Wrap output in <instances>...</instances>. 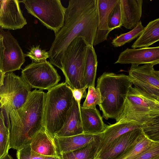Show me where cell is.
Here are the masks:
<instances>
[{
    "instance_id": "6da1fadb",
    "label": "cell",
    "mask_w": 159,
    "mask_h": 159,
    "mask_svg": "<svg viewBox=\"0 0 159 159\" xmlns=\"http://www.w3.org/2000/svg\"><path fill=\"white\" fill-rule=\"evenodd\" d=\"M98 23L97 0H70L66 8L64 24L55 33L48 52L50 63L62 69L65 52L76 37L83 38L93 46Z\"/></svg>"
},
{
    "instance_id": "7a4b0ae2",
    "label": "cell",
    "mask_w": 159,
    "mask_h": 159,
    "mask_svg": "<svg viewBox=\"0 0 159 159\" xmlns=\"http://www.w3.org/2000/svg\"><path fill=\"white\" fill-rule=\"evenodd\" d=\"M46 93L35 89L17 109H1L10 131V149L18 150L30 144L34 136L43 128Z\"/></svg>"
},
{
    "instance_id": "3957f363",
    "label": "cell",
    "mask_w": 159,
    "mask_h": 159,
    "mask_svg": "<svg viewBox=\"0 0 159 159\" xmlns=\"http://www.w3.org/2000/svg\"><path fill=\"white\" fill-rule=\"evenodd\" d=\"M132 85L128 75L123 74L104 72L98 78L96 88L101 98L98 106L104 118L116 119L120 115Z\"/></svg>"
},
{
    "instance_id": "277c9868",
    "label": "cell",
    "mask_w": 159,
    "mask_h": 159,
    "mask_svg": "<svg viewBox=\"0 0 159 159\" xmlns=\"http://www.w3.org/2000/svg\"><path fill=\"white\" fill-rule=\"evenodd\" d=\"M74 99L70 87L66 82L58 84L46 93L43 127L52 138L65 124Z\"/></svg>"
},
{
    "instance_id": "5b68a950",
    "label": "cell",
    "mask_w": 159,
    "mask_h": 159,
    "mask_svg": "<svg viewBox=\"0 0 159 159\" xmlns=\"http://www.w3.org/2000/svg\"><path fill=\"white\" fill-rule=\"evenodd\" d=\"M116 122L132 121L145 125L159 121V101L143 95L131 86Z\"/></svg>"
},
{
    "instance_id": "8992f818",
    "label": "cell",
    "mask_w": 159,
    "mask_h": 159,
    "mask_svg": "<svg viewBox=\"0 0 159 159\" xmlns=\"http://www.w3.org/2000/svg\"><path fill=\"white\" fill-rule=\"evenodd\" d=\"M88 45L83 38L77 37L69 44L64 54L61 70L65 82L71 89L84 87L83 75Z\"/></svg>"
},
{
    "instance_id": "52a82bcc",
    "label": "cell",
    "mask_w": 159,
    "mask_h": 159,
    "mask_svg": "<svg viewBox=\"0 0 159 159\" xmlns=\"http://www.w3.org/2000/svg\"><path fill=\"white\" fill-rule=\"evenodd\" d=\"M28 13L37 18L42 24L55 33L62 27L66 8L60 0H24Z\"/></svg>"
},
{
    "instance_id": "ba28073f",
    "label": "cell",
    "mask_w": 159,
    "mask_h": 159,
    "mask_svg": "<svg viewBox=\"0 0 159 159\" xmlns=\"http://www.w3.org/2000/svg\"><path fill=\"white\" fill-rule=\"evenodd\" d=\"M31 88L13 72L4 74L0 86V109H17L26 101Z\"/></svg>"
},
{
    "instance_id": "9c48e42d",
    "label": "cell",
    "mask_w": 159,
    "mask_h": 159,
    "mask_svg": "<svg viewBox=\"0 0 159 159\" xmlns=\"http://www.w3.org/2000/svg\"><path fill=\"white\" fill-rule=\"evenodd\" d=\"M32 88L48 90L58 84L61 76L50 62L33 61L21 71V76Z\"/></svg>"
},
{
    "instance_id": "30bf717a",
    "label": "cell",
    "mask_w": 159,
    "mask_h": 159,
    "mask_svg": "<svg viewBox=\"0 0 159 159\" xmlns=\"http://www.w3.org/2000/svg\"><path fill=\"white\" fill-rule=\"evenodd\" d=\"M151 64H132L128 75L134 87L140 93L159 101V71Z\"/></svg>"
},
{
    "instance_id": "8fae6325",
    "label": "cell",
    "mask_w": 159,
    "mask_h": 159,
    "mask_svg": "<svg viewBox=\"0 0 159 159\" xmlns=\"http://www.w3.org/2000/svg\"><path fill=\"white\" fill-rule=\"evenodd\" d=\"M0 35L5 48L2 71L5 74L19 70L25 61V54L9 30L5 31L0 27Z\"/></svg>"
},
{
    "instance_id": "7c38bea8",
    "label": "cell",
    "mask_w": 159,
    "mask_h": 159,
    "mask_svg": "<svg viewBox=\"0 0 159 159\" xmlns=\"http://www.w3.org/2000/svg\"><path fill=\"white\" fill-rule=\"evenodd\" d=\"M142 133V128H139L122 134L94 158L118 159L135 143Z\"/></svg>"
},
{
    "instance_id": "4fadbf2b",
    "label": "cell",
    "mask_w": 159,
    "mask_h": 159,
    "mask_svg": "<svg viewBox=\"0 0 159 159\" xmlns=\"http://www.w3.org/2000/svg\"><path fill=\"white\" fill-rule=\"evenodd\" d=\"M20 1L2 0L0 10V27L16 30L23 28L27 24L21 11Z\"/></svg>"
},
{
    "instance_id": "5bb4252c",
    "label": "cell",
    "mask_w": 159,
    "mask_h": 159,
    "mask_svg": "<svg viewBox=\"0 0 159 159\" xmlns=\"http://www.w3.org/2000/svg\"><path fill=\"white\" fill-rule=\"evenodd\" d=\"M135 64L159 63V47L139 49L127 48L119 55L115 64Z\"/></svg>"
},
{
    "instance_id": "9a60e30c",
    "label": "cell",
    "mask_w": 159,
    "mask_h": 159,
    "mask_svg": "<svg viewBox=\"0 0 159 159\" xmlns=\"http://www.w3.org/2000/svg\"><path fill=\"white\" fill-rule=\"evenodd\" d=\"M143 127V125L132 121L116 122L114 124L107 125L101 134L100 143L96 155L102 152L122 134Z\"/></svg>"
},
{
    "instance_id": "2e32d148",
    "label": "cell",
    "mask_w": 159,
    "mask_h": 159,
    "mask_svg": "<svg viewBox=\"0 0 159 159\" xmlns=\"http://www.w3.org/2000/svg\"><path fill=\"white\" fill-rule=\"evenodd\" d=\"M119 0H97L98 15V27L93 46L107 40L111 32L108 21L109 14Z\"/></svg>"
},
{
    "instance_id": "e0dca14e",
    "label": "cell",
    "mask_w": 159,
    "mask_h": 159,
    "mask_svg": "<svg viewBox=\"0 0 159 159\" xmlns=\"http://www.w3.org/2000/svg\"><path fill=\"white\" fill-rule=\"evenodd\" d=\"M98 134H81L69 137L55 136L53 140L58 156L79 148L101 136Z\"/></svg>"
},
{
    "instance_id": "ac0fdd59",
    "label": "cell",
    "mask_w": 159,
    "mask_h": 159,
    "mask_svg": "<svg viewBox=\"0 0 159 159\" xmlns=\"http://www.w3.org/2000/svg\"><path fill=\"white\" fill-rule=\"evenodd\" d=\"M80 110L84 134H98L103 132L107 125L96 108H85L80 106Z\"/></svg>"
},
{
    "instance_id": "d6986e66",
    "label": "cell",
    "mask_w": 159,
    "mask_h": 159,
    "mask_svg": "<svg viewBox=\"0 0 159 159\" xmlns=\"http://www.w3.org/2000/svg\"><path fill=\"white\" fill-rule=\"evenodd\" d=\"M142 0H120L122 26L133 29L140 21L142 16Z\"/></svg>"
},
{
    "instance_id": "ffe728a7",
    "label": "cell",
    "mask_w": 159,
    "mask_h": 159,
    "mask_svg": "<svg viewBox=\"0 0 159 159\" xmlns=\"http://www.w3.org/2000/svg\"><path fill=\"white\" fill-rule=\"evenodd\" d=\"M83 133L81 117L77 101L74 98L66 121L55 135L57 137H69Z\"/></svg>"
},
{
    "instance_id": "44dd1931",
    "label": "cell",
    "mask_w": 159,
    "mask_h": 159,
    "mask_svg": "<svg viewBox=\"0 0 159 159\" xmlns=\"http://www.w3.org/2000/svg\"><path fill=\"white\" fill-rule=\"evenodd\" d=\"M31 149L43 156H57L53 139L43 128L33 138L30 143Z\"/></svg>"
},
{
    "instance_id": "7402d4cb",
    "label": "cell",
    "mask_w": 159,
    "mask_h": 159,
    "mask_svg": "<svg viewBox=\"0 0 159 159\" xmlns=\"http://www.w3.org/2000/svg\"><path fill=\"white\" fill-rule=\"evenodd\" d=\"M97 65V55L93 46L88 45L85 53L83 71L84 87H95Z\"/></svg>"
},
{
    "instance_id": "603a6c76",
    "label": "cell",
    "mask_w": 159,
    "mask_h": 159,
    "mask_svg": "<svg viewBox=\"0 0 159 159\" xmlns=\"http://www.w3.org/2000/svg\"><path fill=\"white\" fill-rule=\"evenodd\" d=\"M159 40V19L150 21L133 43L131 47L146 48Z\"/></svg>"
},
{
    "instance_id": "cb8c5ba5",
    "label": "cell",
    "mask_w": 159,
    "mask_h": 159,
    "mask_svg": "<svg viewBox=\"0 0 159 159\" xmlns=\"http://www.w3.org/2000/svg\"><path fill=\"white\" fill-rule=\"evenodd\" d=\"M101 137L79 148L62 153L58 156L60 159H93L97 153Z\"/></svg>"
},
{
    "instance_id": "d4e9b609",
    "label": "cell",
    "mask_w": 159,
    "mask_h": 159,
    "mask_svg": "<svg viewBox=\"0 0 159 159\" xmlns=\"http://www.w3.org/2000/svg\"><path fill=\"white\" fill-rule=\"evenodd\" d=\"M155 142L149 139L143 132L135 143L117 159H134L150 148Z\"/></svg>"
},
{
    "instance_id": "484cf974",
    "label": "cell",
    "mask_w": 159,
    "mask_h": 159,
    "mask_svg": "<svg viewBox=\"0 0 159 159\" xmlns=\"http://www.w3.org/2000/svg\"><path fill=\"white\" fill-rule=\"evenodd\" d=\"M144 28L140 20L134 28L128 32L117 36L112 40L111 43L114 47H118L130 43L140 35Z\"/></svg>"
},
{
    "instance_id": "4316f807",
    "label": "cell",
    "mask_w": 159,
    "mask_h": 159,
    "mask_svg": "<svg viewBox=\"0 0 159 159\" xmlns=\"http://www.w3.org/2000/svg\"><path fill=\"white\" fill-rule=\"evenodd\" d=\"M10 131L6 126L2 111H0V158L8 154L10 149Z\"/></svg>"
},
{
    "instance_id": "83f0119b",
    "label": "cell",
    "mask_w": 159,
    "mask_h": 159,
    "mask_svg": "<svg viewBox=\"0 0 159 159\" xmlns=\"http://www.w3.org/2000/svg\"><path fill=\"white\" fill-rule=\"evenodd\" d=\"M108 25L110 31L115 29L120 28L122 26L120 0H119L109 14Z\"/></svg>"
},
{
    "instance_id": "f1b7e54d",
    "label": "cell",
    "mask_w": 159,
    "mask_h": 159,
    "mask_svg": "<svg viewBox=\"0 0 159 159\" xmlns=\"http://www.w3.org/2000/svg\"><path fill=\"white\" fill-rule=\"evenodd\" d=\"M88 91L83 107L85 108H96V105L101 102L100 93L98 89L95 87H88Z\"/></svg>"
},
{
    "instance_id": "f546056e",
    "label": "cell",
    "mask_w": 159,
    "mask_h": 159,
    "mask_svg": "<svg viewBox=\"0 0 159 159\" xmlns=\"http://www.w3.org/2000/svg\"><path fill=\"white\" fill-rule=\"evenodd\" d=\"M39 46V45L33 46L30 51L25 54V56L29 57L34 62H39L46 61L49 57L48 52L42 49Z\"/></svg>"
},
{
    "instance_id": "4dcf8cb0",
    "label": "cell",
    "mask_w": 159,
    "mask_h": 159,
    "mask_svg": "<svg viewBox=\"0 0 159 159\" xmlns=\"http://www.w3.org/2000/svg\"><path fill=\"white\" fill-rule=\"evenodd\" d=\"M142 129L149 139L154 142H159V121L143 125Z\"/></svg>"
},
{
    "instance_id": "1f68e13d",
    "label": "cell",
    "mask_w": 159,
    "mask_h": 159,
    "mask_svg": "<svg viewBox=\"0 0 159 159\" xmlns=\"http://www.w3.org/2000/svg\"><path fill=\"white\" fill-rule=\"evenodd\" d=\"M16 156L17 159H44L43 156L31 149L30 144L17 150Z\"/></svg>"
},
{
    "instance_id": "d6a6232c",
    "label": "cell",
    "mask_w": 159,
    "mask_h": 159,
    "mask_svg": "<svg viewBox=\"0 0 159 159\" xmlns=\"http://www.w3.org/2000/svg\"><path fill=\"white\" fill-rule=\"evenodd\" d=\"M159 158V142H156L149 148L134 159H157Z\"/></svg>"
},
{
    "instance_id": "836d02e7",
    "label": "cell",
    "mask_w": 159,
    "mask_h": 159,
    "mask_svg": "<svg viewBox=\"0 0 159 159\" xmlns=\"http://www.w3.org/2000/svg\"><path fill=\"white\" fill-rule=\"evenodd\" d=\"M73 97L77 101L79 106L80 107L81 99L83 98H86L87 93L86 89L88 88L85 87L81 89H72L70 88Z\"/></svg>"
},
{
    "instance_id": "e575fe53",
    "label": "cell",
    "mask_w": 159,
    "mask_h": 159,
    "mask_svg": "<svg viewBox=\"0 0 159 159\" xmlns=\"http://www.w3.org/2000/svg\"><path fill=\"white\" fill-rule=\"evenodd\" d=\"M3 38L2 37L1 35H0V70L1 71L4 58V52L5 49V48L3 43Z\"/></svg>"
},
{
    "instance_id": "d590c367",
    "label": "cell",
    "mask_w": 159,
    "mask_h": 159,
    "mask_svg": "<svg viewBox=\"0 0 159 159\" xmlns=\"http://www.w3.org/2000/svg\"><path fill=\"white\" fill-rule=\"evenodd\" d=\"M44 159H60L58 156H44Z\"/></svg>"
},
{
    "instance_id": "8d00e7d4",
    "label": "cell",
    "mask_w": 159,
    "mask_h": 159,
    "mask_svg": "<svg viewBox=\"0 0 159 159\" xmlns=\"http://www.w3.org/2000/svg\"><path fill=\"white\" fill-rule=\"evenodd\" d=\"M4 74L0 70V86L3 84V80L4 75Z\"/></svg>"
},
{
    "instance_id": "74e56055",
    "label": "cell",
    "mask_w": 159,
    "mask_h": 159,
    "mask_svg": "<svg viewBox=\"0 0 159 159\" xmlns=\"http://www.w3.org/2000/svg\"><path fill=\"white\" fill-rule=\"evenodd\" d=\"M0 159H13L12 157L8 154H7L2 157Z\"/></svg>"
},
{
    "instance_id": "f35d334b",
    "label": "cell",
    "mask_w": 159,
    "mask_h": 159,
    "mask_svg": "<svg viewBox=\"0 0 159 159\" xmlns=\"http://www.w3.org/2000/svg\"><path fill=\"white\" fill-rule=\"evenodd\" d=\"M2 0H0V10L1 9L2 3Z\"/></svg>"
},
{
    "instance_id": "ab89813d",
    "label": "cell",
    "mask_w": 159,
    "mask_h": 159,
    "mask_svg": "<svg viewBox=\"0 0 159 159\" xmlns=\"http://www.w3.org/2000/svg\"><path fill=\"white\" fill-rule=\"evenodd\" d=\"M96 159V158H93V159Z\"/></svg>"
},
{
    "instance_id": "60d3db41",
    "label": "cell",
    "mask_w": 159,
    "mask_h": 159,
    "mask_svg": "<svg viewBox=\"0 0 159 159\" xmlns=\"http://www.w3.org/2000/svg\"><path fill=\"white\" fill-rule=\"evenodd\" d=\"M159 159V158H158V159Z\"/></svg>"
}]
</instances>
